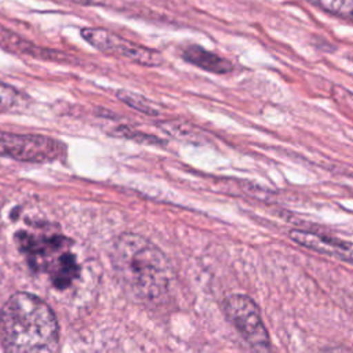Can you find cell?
I'll return each instance as SVG.
<instances>
[{
    "mask_svg": "<svg viewBox=\"0 0 353 353\" xmlns=\"http://www.w3.org/2000/svg\"><path fill=\"white\" fill-rule=\"evenodd\" d=\"M182 58L186 62L215 74L230 73L234 68V65L228 58H223L197 44H189L185 47L182 51Z\"/></svg>",
    "mask_w": 353,
    "mask_h": 353,
    "instance_id": "ba28073f",
    "label": "cell"
},
{
    "mask_svg": "<svg viewBox=\"0 0 353 353\" xmlns=\"http://www.w3.org/2000/svg\"><path fill=\"white\" fill-rule=\"evenodd\" d=\"M112 263L127 294L143 305L165 299L172 283V269L163 251L137 233L120 234L112 248Z\"/></svg>",
    "mask_w": 353,
    "mask_h": 353,
    "instance_id": "6da1fadb",
    "label": "cell"
},
{
    "mask_svg": "<svg viewBox=\"0 0 353 353\" xmlns=\"http://www.w3.org/2000/svg\"><path fill=\"white\" fill-rule=\"evenodd\" d=\"M21 101V92L15 87L0 81V105L15 106Z\"/></svg>",
    "mask_w": 353,
    "mask_h": 353,
    "instance_id": "8fae6325",
    "label": "cell"
},
{
    "mask_svg": "<svg viewBox=\"0 0 353 353\" xmlns=\"http://www.w3.org/2000/svg\"><path fill=\"white\" fill-rule=\"evenodd\" d=\"M116 97L121 102H124L127 106H130L141 113H145L148 116H159L161 112V108L157 102L152 101L150 98H148L139 92H134V91L121 88V90L116 91Z\"/></svg>",
    "mask_w": 353,
    "mask_h": 353,
    "instance_id": "9c48e42d",
    "label": "cell"
},
{
    "mask_svg": "<svg viewBox=\"0 0 353 353\" xmlns=\"http://www.w3.org/2000/svg\"><path fill=\"white\" fill-rule=\"evenodd\" d=\"M69 1H73V3H79V4H88L90 0H69Z\"/></svg>",
    "mask_w": 353,
    "mask_h": 353,
    "instance_id": "4fadbf2b",
    "label": "cell"
},
{
    "mask_svg": "<svg viewBox=\"0 0 353 353\" xmlns=\"http://www.w3.org/2000/svg\"><path fill=\"white\" fill-rule=\"evenodd\" d=\"M222 309L226 319L255 349L268 350L270 346L269 334L262 321L258 305L247 295L233 294L223 299Z\"/></svg>",
    "mask_w": 353,
    "mask_h": 353,
    "instance_id": "5b68a950",
    "label": "cell"
},
{
    "mask_svg": "<svg viewBox=\"0 0 353 353\" xmlns=\"http://www.w3.org/2000/svg\"><path fill=\"white\" fill-rule=\"evenodd\" d=\"M80 34L91 47L102 54L124 58L137 65L148 68H154L164 63V58L159 51L131 41L105 28H83Z\"/></svg>",
    "mask_w": 353,
    "mask_h": 353,
    "instance_id": "277c9868",
    "label": "cell"
},
{
    "mask_svg": "<svg viewBox=\"0 0 353 353\" xmlns=\"http://www.w3.org/2000/svg\"><path fill=\"white\" fill-rule=\"evenodd\" d=\"M0 336L6 353H57L59 346L52 309L29 292H17L4 303Z\"/></svg>",
    "mask_w": 353,
    "mask_h": 353,
    "instance_id": "7a4b0ae2",
    "label": "cell"
},
{
    "mask_svg": "<svg viewBox=\"0 0 353 353\" xmlns=\"http://www.w3.org/2000/svg\"><path fill=\"white\" fill-rule=\"evenodd\" d=\"M65 152V145L51 137L0 131V156L21 161L44 163L62 157Z\"/></svg>",
    "mask_w": 353,
    "mask_h": 353,
    "instance_id": "8992f818",
    "label": "cell"
},
{
    "mask_svg": "<svg viewBox=\"0 0 353 353\" xmlns=\"http://www.w3.org/2000/svg\"><path fill=\"white\" fill-rule=\"evenodd\" d=\"M306 1L347 22H352L353 19V0H306Z\"/></svg>",
    "mask_w": 353,
    "mask_h": 353,
    "instance_id": "30bf717a",
    "label": "cell"
},
{
    "mask_svg": "<svg viewBox=\"0 0 353 353\" xmlns=\"http://www.w3.org/2000/svg\"><path fill=\"white\" fill-rule=\"evenodd\" d=\"M320 353H350V350L346 346H334V347H327Z\"/></svg>",
    "mask_w": 353,
    "mask_h": 353,
    "instance_id": "7c38bea8",
    "label": "cell"
},
{
    "mask_svg": "<svg viewBox=\"0 0 353 353\" xmlns=\"http://www.w3.org/2000/svg\"><path fill=\"white\" fill-rule=\"evenodd\" d=\"M17 241L30 266L46 272L55 287L66 288L77 277L79 266L63 236L19 232Z\"/></svg>",
    "mask_w": 353,
    "mask_h": 353,
    "instance_id": "3957f363",
    "label": "cell"
},
{
    "mask_svg": "<svg viewBox=\"0 0 353 353\" xmlns=\"http://www.w3.org/2000/svg\"><path fill=\"white\" fill-rule=\"evenodd\" d=\"M290 237L295 243L309 250H313L325 255L336 256L345 262H350L352 259V244L349 241H341L336 239H330V237L316 234L312 232H305V230H291Z\"/></svg>",
    "mask_w": 353,
    "mask_h": 353,
    "instance_id": "52a82bcc",
    "label": "cell"
}]
</instances>
